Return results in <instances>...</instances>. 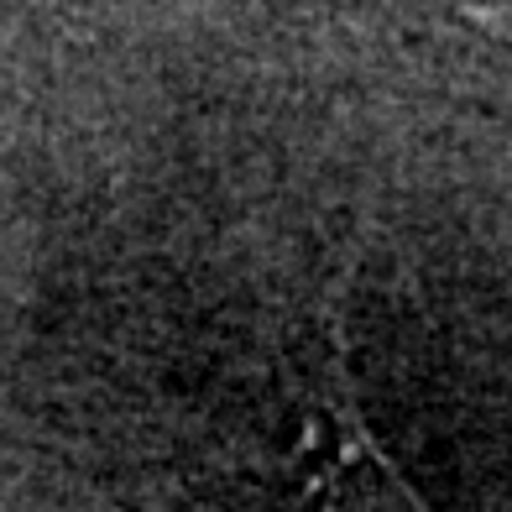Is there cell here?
<instances>
[{
  "instance_id": "obj_1",
  "label": "cell",
  "mask_w": 512,
  "mask_h": 512,
  "mask_svg": "<svg viewBox=\"0 0 512 512\" xmlns=\"http://www.w3.org/2000/svg\"><path fill=\"white\" fill-rule=\"evenodd\" d=\"M298 366L272 418V497L283 512H429L366 434L340 361Z\"/></svg>"
}]
</instances>
